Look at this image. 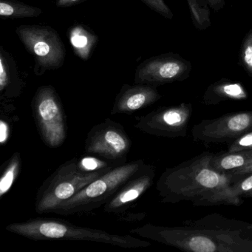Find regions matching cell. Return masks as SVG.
<instances>
[{"mask_svg": "<svg viewBox=\"0 0 252 252\" xmlns=\"http://www.w3.org/2000/svg\"><path fill=\"white\" fill-rule=\"evenodd\" d=\"M191 69V63L178 54H161L144 60L137 67L134 82L158 87L181 82L189 77Z\"/></svg>", "mask_w": 252, "mask_h": 252, "instance_id": "obj_10", "label": "cell"}, {"mask_svg": "<svg viewBox=\"0 0 252 252\" xmlns=\"http://www.w3.org/2000/svg\"><path fill=\"white\" fill-rule=\"evenodd\" d=\"M10 136V126L4 119L0 120V144L4 146L8 142Z\"/></svg>", "mask_w": 252, "mask_h": 252, "instance_id": "obj_25", "label": "cell"}, {"mask_svg": "<svg viewBox=\"0 0 252 252\" xmlns=\"http://www.w3.org/2000/svg\"><path fill=\"white\" fill-rule=\"evenodd\" d=\"M33 119L44 144L57 148L67 136V119L60 95L52 85L39 87L32 101Z\"/></svg>", "mask_w": 252, "mask_h": 252, "instance_id": "obj_7", "label": "cell"}, {"mask_svg": "<svg viewBox=\"0 0 252 252\" xmlns=\"http://www.w3.org/2000/svg\"><path fill=\"white\" fill-rule=\"evenodd\" d=\"M132 141L121 124L106 119L93 126L85 143V154L116 165L126 163Z\"/></svg>", "mask_w": 252, "mask_h": 252, "instance_id": "obj_8", "label": "cell"}, {"mask_svg": "<svg viewBox=\"0 0 252 252\" xmlns=\"http://www.w3.org/2000/svg\"><path fill=\"white\" fill-rule=\"evenodd\" d=\"M130 232L186 252H252V223L219 214L188 221L183 226L147 223Z\"/></svg>", "mask_w": 252, "mask_h": 252, "instance_id": "obj_1", "label": "cell"}, {"mask_svg": "<svg viewBox=\"0 0 252 252\" xmlns=\"http://www.w3.org/2000/svg\"><path fill=\"white\" fill-rule=\"evenodd\" d=\"M252 191V172L240 175V178L230 187V196L234 200L237 206L243 203L241 197L246 196Z\"/></svg>", "mask_w": 252, "mask_h": 252, "instance_id": "obj_21", "label": "cell"}, {"mask_svg": "<svg viewBox=\"0 0 252 252\" xmlns=\"http://www.w3.org/2000/svg\"><path fill=\"white\" fill-rule=\"evenodd\" d=\"M247 98V91L241 83L222 79L208 87L203 102L206 105H215L222 101H242Z\"/></svg>", "mask_w": 252, "mask_h": 252, "instance_id": "obj_15", "label": "cell"}, {"mask_svg": "<svg viewBox=\"0 0 252 252\" xmlns=\"http://www.w3.org/2000/svg\"><path fill=\"white\" fill-rule=\"evenodd\" d=\"M7 231L34 240H76L113 245L125 249L149 247L150 242L132 235H119L96 228L78 226L61 220L35 218L14 222L6 226Z\"/></svg>", "mask_w": 252, "mask_h": 252, "instance_id": "obj_3", "label": "cell"}, {"mask_svg": "<svg viewBox=\"0 0 252 252\" xmlns=\"http://www.w3.org/2000/svg\"><path fill=\"white\" fill-rule=\"evenodd\" d=\"M213 154L205 152L187 161L168 168L160 175L156 189L163 203L191 202L194 206H237L230 187L240 175L225 173L210 164Z\"/></svg>", "mask_w": 252, "mask_h": 252, "instance_id": "obj_2", "label": "cell"}, {"mask_svg": "<svg viewBox=\"0 0 252 252\" xmlns=\"http://www.w3.org/2000/svg\"><path fill=\"white\" fill-rule=\"evenodd\" d=\"M250 149H252V132H249L238 139L235 140L230 146L228 151H240Z\"/></svg>", "mask_w": 252, "mask_h": 252, "instance_id": "obj_24", "label": "cell"}, {"mask_svg": "<svg viewBox=\"0 0 252 252\" xmlns=\"http://www.w3.org/2000/svg\"><path fill=\"white\" fill-rule=\"evenodd\" d=\"M112 168L88 171L82 167L78 158L64 162L39 187L35 211L39 215L54 213L64 202Z\"/></svg>", "mask_w": 252, "mask_h": 252, "instance_id": "obj_4", "label": "cell"}, {"mask_svg": "<svg viewBox=\"0 0 252 252\" xmlns=\"http://www.w3.org/2000/svg\"><path fill=\"white\" fill-rule=\"evenodd\" d=\"M42 10L17 0H0V17L2 19H24L37 17Z\"/></svg>", "mask_w": 252, "mask_h": 252, "instance_id": "obj_18", "label": "cell"}, {"mask_svg": "<svg viewBox=\"0 0 252 252\" xmlns=\"http://www.w3.org/2000/svg\"><path fill=\"white\" fill-rule=\"evenodd\" d=\"M250 172H252V164L249 165L247 167L243 168V169H240V170L234 172L232 175H244L246 174L250 173Z\"/></svg>", "mask_w": 252, "mask_h": 252, "instance_id": "obj_28", "label": "cell"}, {"mask_svg": "<svg viewBox=\"0 0 252 252\" xmlns=\"http://www.w3.org/2000/svg\"><path fill=\"white\" fill-rule=\"evenodd\" d=\"M246 197H252V191L246 194Z\"/></svg>", "mask_w": 252, "mask_h": 252, "instance_id": "obj_29", "label": "cell"}, {"mask_svg": "<svg viewBox=\"0 0 252 252\" xmlns=\"http://www.w3.org/2000/svg\"><path fill=\"white\" fill-rule=\"evenodd\" d=\"M15 32L28 52L34 58V72L37 76L64 65L65 47L55 29L42 25H23Z\"/></svg>", "mask_w": 252, "mask_h": 252, "instance_id": "obj_6", "label": "cell"}, {"mask_svg": "<svg viewBox=\"0 0 252 252\" xmlns=\"http://www.w3.org/2000/svg\"><path fill=\"white\" fill-rule=\"evenodd\" d=\"M210 164L219 172L233 174L252 164V149L213 155Z\"/></svg>", "mask_w": 252, "mask_h": 252, "instance_id": "obj_17", "label": "cell"}, {"mask_svg": "<svg viewBox=\"0 0 252 252\" xmlns=\"http://www.w3.org/2000/svg\"><path fill=\"white\" fill-rule=\"evenodd\" d=\"M207 2L210 8L215 11H218L223 8L225 0H207Z\"/></svg>", "mask_w": 252, "mask_h": 252, "instance_id": "obj_27", "label": "cell"}, {"mask_svg": "<svg viewBox=\"0 0 252 252\" xmlns=\"http://www.w3.org/2000/svg\"><path fill=\"white\" fill-rule=\"evenodd\" d=\"M24 88L15 60L10 53L0 48V95L3 99L20 96Z\"/></svg>", "mask_w": 252, "mask_h": 252, "instance_id": "obj_14", "label": "cell"}, {"mask_svg": "<svg viewBox=\"0 0 252 252\" xmlns=\"http://www.w3.org/2000/svg\"><path fill=\"white\" fill-rule=\"evenodd\" d=\"M21 156L20 153L17 152L14 153L7 162L5 169L0 178V198H2L8 194L14 182L19 177L21 169Z\"/></svg>", "mask_w": 252, "mask_h": 252, "instance_id": "obj_19", "label": "cell"}, {"mask_svg": "<svg viewBox=\"0 0 252 252\" xmlns=\"http://www.w3.org/2000/svg\"><path fill=\"white\" fill-rule=\"evenodd\" d=\"M68 39L75 54L88 61L98 43V37L83 25H75L68 31Z\"/></svg>", "mask_w": 252, "mask_h": 252, "instance_id": "obj_16", "label": "cell"}, {"mask_svg": "<svg viewBox=\"0 0 252 252\" xmlns=\"http://www.w3.org/2000/svg\"><path fill=\"white\" fill-rule=\"evenodd\" d=\"M148 8L168 20L173 19V13L165 3L164 0H141Z\"/></svg>", "mask_w": 252, "mask_h": 252, "instance_id": "obj_23", "label": "cell"}, {"mask_svg": "<svg viewBox=\"0 0 252 252\" xmlns=\"http://www.w3.org/2000/svg\"><path fill=\"white\" fill-rule=\"evenodd\" d=\"M155 178L156 168L152 165H146L104 205V212L117 215L125 214L151 188Z\"/></svg>", "mask_w": 252, "mask_h": 252, "instance_id": "obj_12", "label": "cell"}, {"mask_svg": "<svg viewBox=\"0 0 252 252\" xmlns=\"http://www.w3.org/2000/svg\"><path fill=\"white\" fill-rule=\"evenodd\" d=\"M192 114V105L181 103L178 105L160 107L136 119L138 130L157 137H186Z\"/></svg>", "mask_w": 252, "mask_h": 252, "instance_id": "obj_9", "label": "cell"}, {"mask_svg": "<svg viewBox=\"0 0 252 252\" xmlns=\"http://www.w3.org/2000/svg\"><path fill=\"white\" fill-rule=\"evenodd\" d=\"M240 63L246 73L252 78V29L248 32L242 43Z\"/></svg>", "mask_w": 252, "mask_h": 252, "instance_id": "obj_22", "label": "cell"}, {"mask_svg": "<svg viewBox=\"0 0 252 252\" xmlns=\"http://www.w3.org/2000/svg\"><path fill=\"white\" fill-rule=\"evenodd\" d=\"M161 98L157 87L144 84L124 85L116 95L110 115L132 114L151 106Z\"/></svg>", "mask_w": 252, "mask_h": 252, "instance_id": "obj_13", "label": "cell"}, {"mask_svg": "<svg viewBox=\"0 0 252 252\" xmlns=\"http://www.w3.org/2000/svg\"><path fill=\"white\" fill-rule=\"evenodd\" d=\"M250 132L252 111H243L201 121L193 126L191 135L195 141L211 144L234 141Z\"/></svg>", "mask_w": 252, "mask_h": 252, "instance_id": "obj_11", "label": "cell"}, {"mask_svg": "<svg viewBox=\"0 0 252 252\" xmlns=\"http://www.w3.org/2000/svg\"><path fill=\"white\" fill-rule=\"evenodd\" d=\"M146 165L147 163L144 160L139 159L112 168L88 184L70 200L64 202L54 213L60 215L85 213L104 206L128 181L142 170Z\"/></svg>", "mask_w": 252, "mask_h": 252, "instance_id": "obj_5", "label": "cell"}, {"mask_svg": "<svg viewBox=\"0 0 252 252\" xmlns=\"http://www.w3.org/2000/svg\"><path fill=\"white\" fill-rule=\"evenodd\" d=\"M85 0H57V6L59 8H69L82 3Z\"/></svg>", "mask_w": 252, "mask_h": 252, "instance_id": "obj_26", "label": "cell"}, {"mask_svg": "<svg viewBox=\"0 0 252 252\" xmlns=\"http://www.w3.org/2000/svg\"><path fill=\"white\" fill-rule=\"evenodd\" d=\"M191 20L196 29L204 31L211 26L210 12L206 6H201L197 0H187Z\"/></svg>", "mask_w": 252, "mask_h": 252, "instance_id": "obj_20", "label": "cell"}]
</instances>
